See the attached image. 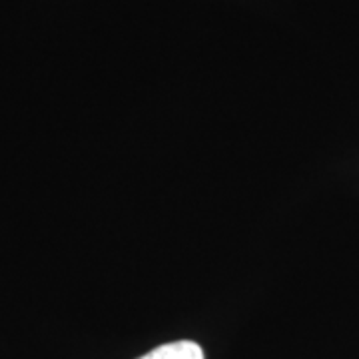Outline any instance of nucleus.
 Masks as SVG:
<instances>
[{
    "label": "nucleus",
    "mask_w": 359,
    "mask_h": 359,
    "mask_svg": "<svg viewBox=\"0 0 359 359\" xmlns=\"http://www.w3.org/2000/svg\"><path fill=\"white\" fill-rule=\"evenodd\" d=\"M138 359H204V351L198 344L182 339V341H172L156 347Z\"/></svg>",
    "instance_id": "1"
}]
</instances>
